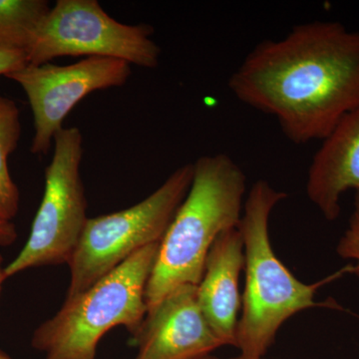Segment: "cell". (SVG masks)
<instances>
[{
	"label": "cell",
	"mask_w": 359,
	"mask_h": 359,
	"mask_svg": "<svg viewBox=\"0 0 359 359\" xmlns=\"http://www.w3.org/2000/svg\"><path fill=\"white\" fill-rule=\"evenodd\" d=\"M228 86L240 102L275 118L292 143L323 141L359 107V32L332 20L295 25L257 43Z\"/></svg>",
	"instance_id": "cell-1"
},
{
	"label": "cell",
	"mask_w": 359,
	"mask_h": 359,
	"mask_svg": "<svg viewBox=\"0 0 359 359\" xmlns=\"http://www.w3.org/2000/svg\"><path fill=\"white\" fill-rule=\"evenodd\" d=\"M194 164L193 181L164 237L146 287L147 313L177 287L199 285L212 244L238 228L244 211L247 178L224 153L205 155Z\"/></svg>",
	"instance_id": "cell-2"
},
{
	"label": "cell",
	"mask_w": 359,
	"mask_h": 359,
	"mask_svg": "<svg viewBox=\"0 0 359 359\" xmlns=\"http://www.w3.org/2000/svg\"><path fill=\"white\" fill-rule=\"evenodd\" d=\"M287 197L266 180H259L248 193L238 226L244 240L245 283L237 347L248 358L263 359L283 323L299 311L313 308L342 309L334 301L318 302L314 297L323 285L351 273V264L308 285L297 280L273 252L269 218L276 205Z\"/></svg>",
	"instance_id": "cell-3"
},
{
	"label": "cell",
	"mask_w": 359,
	"mask_h": 359,
	"mask_svg": "<svg viewBox=\"0 0 359 359\" xmlns=\"http://www.w3.org/2000/svg\"><path fill=\"white\" fill-rule=\"evenodd\" d=\"M159 245L139 250L88 290L66 297L33 332V348L44 359H96L99 341L112 328L136 334L147 316L146 287Z\"/></svg>",
	"instance_id": "cell-4"
},
{
	"label": "cell",
	"mask_w": 359,
	"mask_h": 359,
	"mask_svg": "<svg viewBox=\"0 0 359 359\" xmlns=\"http://www.w3.org/2000/svg\"><path fill=\"white\" fill-rule=\"evenodd\" d=\"M193 175L194 164L188 163L138 204L87 219L68 264L66 297L81 294L139 250L160 243L190 190Z\"/></svg>",
	"instance_id": "cell-5"
},
{
	"label": "cell",
	"mask_w": 359,
	"mask_h": 359,
	"mask_svg": "<svg viewBox=\"0 0 359 359\" xmlns=\"http://www.w3.org/2000/svg\"><path fill=\"white\" fill-rule=\"evenodd\" d=\"M53 141V157L45 170L43 198L27 242L4 269L6 278L30 269L69 264L88 219L80 175L81 132L76 127L62 128Z\"/></svg>",
	"instance_id": "cell-6"
},
{
	"label": "cell",
	"mask_w": 359,
	"mask_h": 359,
	"mask_svg": "<svg viewBox=\"0 0 359 359\" xmlns=\"http://www.w3.org/2000/svg\"><path fill=\"white\" fill-rule=\"evenodd\" d=\"M148 25H123L97 0H58L40 23L28 65H41L61 56L120 59L143 68L157 67L161 48Z\"/></svg>",
	"instance_id": "cell-7"
},
{
	"label": "cell",
	"mask_w": 359,
	"mask_h": 359,
	"mask_svg": "<svg viewBox=\"0 0 359 359\" xmlns=\"http://www.w3.org/2000/svg\"><path fill=\"white\" fill-rule=\"evenodd\" d=\"M124 60L88 57L74 65H28L7 75L25 90L34 120L32 154L45 155L65 118L85 97L97 90L122 86L131 75Z\"/></svg>",
	"instance_id": "cell-8"
},
{
	"label": "cell",
	"mask_w": 359,
	"mask_h": 359,
	"mask_svg": "<svg viewBox=\"0 0 359 359\" xmlns=\"http://www.w3.org/2000/svg\"><path fill=\"white\" fill-rule=\"evenodd\" d=\"M131 342L138 348L135 359H197L224 346L201 309L194 285L168 294L147 313Z\"/></svg>",
	"instance_id": "cell-9"
},
{
	"label": "cell",
	"mask_w": 359,
	"mask_h": 359,
	"mask_svg": "<svg viewBox=\"0 0 359 359\" xmlns=\"http://www.w3.org/2000/svg\"><path fill=\"white\" fill-rule=\"evenodd\" d=\"M351 189L359 191V107L321 141L306 181L309 201L328 222L339 219L340 198Z\"/></svg>",
	"instance_id": "cell-10"
},
{
	"label": "cell",
	"mask_w": 359,
	"mask_h": 359,
	"mask_svg": "<svg viewBox=\"0 0 359 359\" xmlns=\"http://www.w3.org/2000/svg\"><path fill=\"white\" fill-rule=\"evenodd\" d=\"M244 268L242 233L238 228L224 231L210 250L204 276L198 285L201 309L224 346H237L238 278Z\"/></svg>",
	"instance_id": "cell-11"
},
{
	"label": "cell",
	"mask_w": 359,
	"mask_h": 359,
	"mask_svg": "<svg viewBox=\"0 0 359 359\" xmlns=\"http://www.w3.org/2000/svg\"><path fill=\"white\" fill-rule=\"evenodd\" d=\"M21 135L20 109L11 99L0 94V219L11 221L20 210V193L8 168V158L16 150Z\"/></svg>",
	"instance_id": "cell-12"
},
{
	"label": "cell",
	"mask_w": 359,
	"mask_h": 359,
	"mask_svg": "<svg viewBox=\"0 0 359 359\" xmlns=\"http://www.w3.org/2000/svg\"><path fill=\"white\" fill-rule=\"evenodd\" d=\"M50 8L45 0H0V48L27 52Z\"/></svg>",
	"instance_id": "cell-13"
},
{
	"label": "cell",
	"mask_w": 359,
	"mask_h": 359,
	"mask_svg": "<svg viewBox=\"0 0 359 359\" xmlns=\"http://www.w3.org/2000/svg\"><path fill=\"white\" fill-rule=\"evenodd\" d=\"M337 252L344 259H351V273L359 278V191L354 197L353 212L349 219L348 226L340 238Z\"/></svg>",
	"instance_id": "cell-14"
},
{
	"label": "cell",
	"mask_w": 359,
	"mask_h": 359,
	"mask_svg": "<svg viewBox=\"0 0 359 359\" xmlns=\"http://www.w3.org/2000/svg\"><path fill=\"white\" fill-rule=\"evenodd\" d=\"M26 65H28L27 52L0 48V76L6 77Z\"/></svg>",
	"instance_id": "cell-15"
},
{
	"label": "cell",
	"mask_w": 359,
	"mask_h": 359,
	"mask_svg": "<svg viewBox=\"0 0 359 359\" xmlns=\"http://www.w3.org/2000/svg\"><path fill=\"white\" fill-rule=\"evenodd\" d=\"M18 237L15 224L11 221L0 219V245L9 247L16 242Z\"/></svg>",
	"instance_id": "cell-16"
},
{
	"label": "cell",
	"mask_w": 359,
	"mask_h": 359,
	"mask_svg": "<svg viewBox=\"0 0 359 359\" xmlns=\"http://www.w3.org/2000/svg\"><path fill=\"white\" fill-rule=\"evenodd\" d=\"M2 264H4V257L0 255V294H1L2 283L6 280V273H4L6 268L2 266Z\"/></svg>",
	"instance_id": "cell-17"
},
{
	"label": "cell",
	"mask_w": 359,
	"mask_h": 359,
	"mask_svg": "<svg viewBox=\"0 0 359 359\" xmlns=\"http://www.w3.org/2000/svg\"><path fill=\"white\" fill-rule=\"evenodd\" d=\"M197 359H224V358H217V356L212 355V354H208V355L202 356V358H199ZM226 359H252V358H245V356L242 355V354H240V355L237 356V358H226Z\"/></svg>",
	"instance_id": "cell-18"
},
{
	"label": "cell",
	"mask_w": 359,
	"mask_h": 359,
	"mask_svg": "<svg viewBox=\"0 0 359 359\" xmlns=\"http://www.w3.org/2000/svg\"><path fill=\"white\" fill-rule=\"evenodd\" d=\"M0 359H13V358H11V355H8V354H7L6 353H4V351H1V349H0Z\"/></svg>",
	"instance_id": "cell-19"
}]
</instances>
